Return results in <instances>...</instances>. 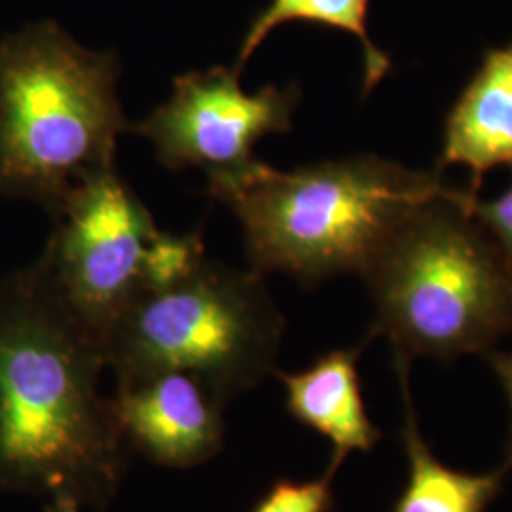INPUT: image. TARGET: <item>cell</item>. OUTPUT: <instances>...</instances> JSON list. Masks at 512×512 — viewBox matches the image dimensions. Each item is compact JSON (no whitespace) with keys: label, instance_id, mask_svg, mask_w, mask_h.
<instances>
[{"label":"cell","instance_id":"cell-5","mask_svg":"<svg viewBox=\"0 0 512 512\" xmlns=\"http://www.w3.org/2000/svg\"><path fill=\"white\" fill-rule=\"evenodd\" d=\"M262 277L203 258L183 279L141 291L103 332L107 366L118 382L194 374L226 406L275 370L285 323Z\"/></svg>","mask_w":512,"mask_h":512},{"label":"cell","instance_id":"cell-12","mask_svg":"<svg viewBox=\"0 0 512 512\" xmlns=\"http://www.w3.org/2000/svg\"><path fill=\"white\" fill-rule=\"evenodd\" d=\"M368 6L370 0H270L255 18L249 21L241 38L238 59L234 69L241 74L247 61L255 55L258 46L270 37V33L287 23L300 21L336 29L357 38L363 48L365 63V92H372L391 71L393 63L384 50H380L368 35Z\"/></svg>","mask_w":512,"mask_h":512},{"label":"cell","instance_id":"cell-4","mask_svg":"<svg viewBox=\"0 0 512 512\" xmlns=\"http://www.w3.org/2000/svg\"><path fill=\"white\" fill-rule=\"evenodd\" d=\"M374 302L365 342L385 334L395 365L490 353L512 332V262L446 188L416 209L368 266Z\"/></svg>","mask_w":512,"mask_h":512},{"label":"cell","instance_id":"cell-16","mask_svg":"<svg viewBox=\"0 0 512 512\" xmlns=\"http://www.w3.org/2000/svg\"><path fill=\"white\" fill-rule=\"evenodd\" d=\"M80 503L69 495H55L46 507V512H80Z\"/></svg>","mask_w":512,"mask_h":512},{"label":"cell","instance_id":"cell-10","mask_svg":"<svg viewBox=\"0 0 512 512\" xmlns=\"http://www.w3.org/2000/svg\"><path fill=\"white\" fill-rule=\"evenodd\" d=\"M512 167V42L490 48L444 120L439 167L471 171L476 196L497 165Z\"/></svg>","mask_w":512,"mask_h":512},{"label":"cell","instance_id":"cell-8","mask_svg":"<svg viewBox=\"0 0 512 512\" xmlns=\"http://www.w3.org/2000/svg\"><path fill=\"white\" fill-rule=\"evenodd\" d=\"M110 406L126 446L160 467L190 469L224 446V406L194 374L165 370L118 382Z\"/></svg>","mask_w":512,"mask_h":512},{"label":"cell","instance_id":"cell-14","mask_svg":"<svg viewBox=\"0 0 512 512\" xmlns=\"http://www.w3.org/2000/svg\"><path fill=\"white\" fill-rule=\"evenodd\" d=\"M465 205L512 262V183L492 202H482L465 190Z\"/></svg>","mask_w":512,"mask_h":512},{"label":"cell","instance_id":"cell-13","mask_svg":"<svg viewBox=\"0 0 512 512\" xmlns=\"http://www.w3.org/2000/svg\"><path fill=\"white\" fill-rule=\"evenodd\" d=\"M332 480L329 471L311 480L277 478L256 499L251 512H332L336 509Z\"/></svg>","mask_w":512,"mask_h":512},{"label":"cell","instance_id":"cell-1","mask_svg":"<svg viewBox=\"0 0 512 512\" xmlns=\"http://www.w3.org/2000/svg\"><path fill=\"white\" fill-rule=\"evenodd\" d=\"M101 336L35 264L0 281V494L69 495L105 512L126 471Z\"/></svg>","mask_w":512,"mask_h":512},{"label":"cell","instance_id":"cell-2","mask_svg":"<svg viewBox=\"0 0 512 512\" xmlns=\"http://www.w3.org/2000/svg\"><path fill=\"white\" fill-rule=\"evenodd\" d=\"M446 188L439 171L365 154L293 171L256 158L209 179L207 194L238 217L253 272H283L313 287L334 275L363 277L404 220Z\"/></svg>","mask_w":512,"mask_h":512},{"label":"cell","instance_id":"cell-9","mask_svg":"<svg viewBox=\"0 0 512 512\" xmlns=\"http://www.w3.org/2000/svg\"><path fill=\"white\" fill-rule=\"evenodd\" d=\"M366 342L351 349H332L298 372L274 370L285 387V408L293 420L330 442L327 471L336 475L353 452L370 454L384 439L366 412L359 355Z\"/></svg>","mask_w":512,"mask_h":512},{"label":"cell","instance_id":"cell-6","mask_svg":"<svg viewBox=\"0 0 512 512\" xmlns=\"http://www.w3.org/2000/svg\"><path fill=\"white\" fill-rule=\"evenodd\" d=\"M52 219L35 268L101 340L137 294L183 279L205 258L200 232H162L116 167L74 188Z\"/></svg>","mask_w":512,"mask_h":512},{"label":"cell","instance_id":"cell-15","mask_svg":"<svg viewBox=\"0 0 512 512\" xmlns=\"http://www.w3.org/2000/svg\"><path fill=\"white\" fill-rule=\"evenodd\" d=\"M488 363L494 368L495 376L499 384L503 387L507 401H509V410H511V431H509V440L505 446V461L503 469L511 471L512 469V353H501V351H490L486 353Z\"/></svg>","mask_w":512,"mask_h":512},{"label":"cell","instance_id":"cell-7","mask_svg":"<svg viewBox=\"0 0 512 512\" xmlns=\"http://www.w3.org/2000/svg\"><path fill=\"white\" fill-rule=\"evenodd\" d=\"M300 99L294 82L243 92L234 67L215 65L177 76L171 97L129 131L148 139L167 169L202 167L219 179L253 164L262 137L291 131Z\"/></svg>","mask_w":512,"mask_h":512},{"label":"cell","instance_id":"cell-11","mask_svg":"<svg viewBox=\"0 0 512 512\" xmlns=\"http://www.w3.org/2000/svg\"><path fill=\"white\" fill-rule=\"evenodd\" d=\"M403 389L401 442L408 459V476L389 512H486L505 486L509 471L467 473L442 463L421 437L408 389V366H395Z\"/></svg>","mask_w":512,"mask_h":512},{"label":"cell","instance_id":"cell-3","mask_svg":"<svg viewBox=\"0 0 512 512\" xmlns=\"http://www.w3.org/2000/svg\"><path fill=\"white\" fill-rule=\"evenodd\" d=\"M120 59L40 21L0 38V196L50 215L80 184L116 167L128 133Z\"/></svg>","mask_w":512,"mask_h":512}]
</instances>
